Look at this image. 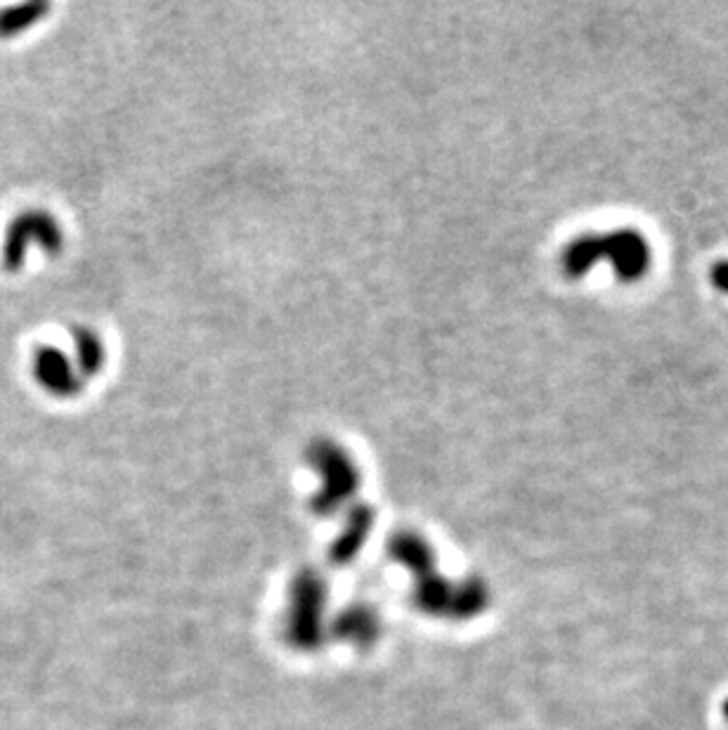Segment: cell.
<instances>
[{
  "instance_id": "7a4b0ae2",
  "label": "cell",
  "mask_w": 728,
  "mask_h": 730,
  "mask_svg": "<svg viewBox=\"0 0 728 730\" xmlns=\"http://www.w3.org/2000/svg\"><path fill=\"white\" fill-rule=\"evenodd\" d=\"M604 258L610 260L622 282H636L651 270V244L636 230H615L604 234Z\"/></svg>"
},
{
  "instance_id": "3957f363",
  "label": "cell",
  "mask_w": 728,
  "mask_h": 730,
  "mask_svg": "<svg viewBox=\"0 0 728 730\" xmlns=\"http://www.w3.org/2000/svg\"><path fill=\"white\" fill-rule=\"evenodd\" d=\"M604 258V234H584L570 242L563 254V270L568 277H584Z\"/></svg>"
},
{
  "instance_id": "8992f818",
  "label": "cell",
  "mask_w": 728,
  "mask_h": 730,
  "mask_svg": "<svg viewBox=\"0 0 728 730\" xmlns=\"http://www.w3.org/2000/svg\"><path fill=\"white\" fill-rule=\"evenodd\" d=\"M721 714H724V719H726V726H728V699L721 705Z\"/></svg>"
},
{
  "instance_id": "5b68a950",
  "label": "cell",
  "mask_w": 728,
  "mask_h": 730,
  "mask_svg": "<svg viewBox=\"0 0 728 730\" xmlns=\"http://www.w3.org/2000/svg\"><path fill=\"white\" fill-rule=\"evenodd\" d=\"M712 282H714V287H717L719 291L728 293V260H721V263L714 265Z\"/></svg>"
},
{
  "instance_id": "277c9868",
  "label": "cell",
  "mask_w": 728,
  "mask_h": 730,
  "mask_svg": "<svg viewBox=\"0 0 728 730\" xmlns=\"http://www.w3.org/2000/svg\"><path fill=\"white\" fill-rule=\"evenodd\" d=\"M369 523H372V511L369 509H355L353 518H350V530L345 532L343 539L339 542V546H336L343 558H348L350 553L357 551L360 542L367 537Z\"/></svg>"
},
{
  "instance_id": "6da1fadb",
  "label": "cell",
  "mask_w": 728,
  "mask_h": 730,
  "mask_svg": "<svg viewBox=\"0 0 728 730\" xmlns=\"http://www.w3.org/2000/svg\"><path fill=\"white\" fill-rule=\"evenodd\" d=\"M307 457H311V461L321 471V475H325V489H321V495L315 499V507L319 511H329L353 492L357 485V471L353 466V461L343 454V449L327 440L315 442Z\"/></svg>"
}]
</instances>
